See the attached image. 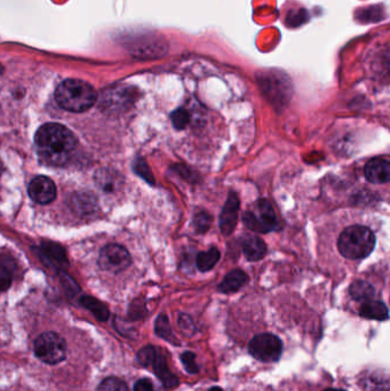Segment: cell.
Masks as SVG:
<instances>
[{
    "instance_id": "6da1fadb",
    "label": "cell",
    "mask_w": 390,
    "mask_h": 391,
    "mask_svg": "<svg viewBox=\"0 0 390 391\" xmlns=\"http://www.w3.org/2000/svg\"><path fill=\"white\" fill-rule=\"evenodd\" d=\"M37 154L44 164L62 166L75 152L77 140L71 130L61 123H45L34 137Z\"/></svg>"
},
{
    "instance_id": "7a4b0ae2",
    "label": "cell",
    "mask_w": 390,
    "mask_h": 391,
    "mask_svg": "<svg viewBox=\"0 0 390 391\" xmlns=\"http://www.w3.org/2000/svg\"><path fill=\"white\" fill-rule=\"evenodd\" d=\"M58 106L71 112H84L95 104L98 93L89 82L78 79H67L55 92Z\"/></svg>"
},
{
    "instance_id": "3957f363",
    "label": "cell",
    "mask_w": 390,
    "mask_h": 391,
    "mask_svg": "<svg viewBox=\"0 0 390 391\" xmlns=\"http://www.w3.org/2000/svg\"><path fill=\"white\" fill-rule=\"evenodd\" d=\"M376 246V236L364 226H348L338 240V248L343 257L349 260H360L369 257Z\"/></svg>"
},
{
    "instance_id": "277c9868",
    "label": "cell",
    "mask_w": 390,
    "mask_h": 391,
    "mask_svg": "<svg viewBox=\"0 0 390 391\" xmlns=\"http://www.w3.org/2000/svg\"><path fill=\"white\" fill-rule=\"evenodd\" d=\"M244 224L254 233H267L278 228V219L274 207L267 199L254 202L244 213Z\"/></svg>"
},
{
    "instance_id": "5b68a950",
    "label": "cell",
    "mask_w": 390,
    "mask_h": 391,
    "mask_svg": "<svg viewBox=\"0 0 390 391\" xmlns=\"http://www.w3.org/2000/svg\"><path fill=\"white\" fill-rule=\"evenodd\" d=\"M34 353L41 362L54 365L65 359L67 344L58 333L45 332L34 341Z\"/></svg>"
},
{
    "instance_id": "8992f818",
    "label": "cell",
    "mask_w": 390,
    "mask_h": 391,
    "mask_svg": "<svg viewBox=\"0 0 390 391\" xmlns=\"http://www.w3.org/2000/svg\"><path fill=\"white\" fill-rule=\"evenodd\" d=\"M282 350L283 346L281 340L271 333L257 334L251 340L249 344L251 356L264 363L277 362L281 358Z\"/></svg>"
},
{
    "instance_id": "52a82bcc",
    "label": "cell",
    "mask_w": 390,
    "mask_h": 391,
    "mask_svg": "<svg viewBox=\"0 0 390 391\" xmlns=\"http://www.w3.org/2000/svg\"><path fill=\"white\" fill-rule=\"evenodd\" d=\"M260 85L261 89L274 104L285 106L291 97V85L288 79L283 78L282 75L271 73L269 75H264V78H261Z\"/></svg>"
},
{
    "instance_id": "ba28073f",
    "label": "cell",
    "mask_w": 390,
    "mask_h": 391,
    "mask_svg": "<svg viewBox=\"0 0 390 391\" xmlns=\"http://www.w3.org/2000/svg\"><path fill=\"white\" fill-rule=\"evenodd\" d=\"M99 264L103 270L119 272L130 265V255L126 248L113 244V245H108L101 250Z\"/></svg>"
},
{
    "instance_id": "9c48e42d",
    "label": "cell",
    "mask_w": 390,
    "mask_h": 391,
    "mask_svg": "<svg viewBox=\"0 0 390 391\" xmlns=\"http://www.w3.org/2000/svg\"><path fill=\"white\" fill-rule=\"evenodd\" d=\"M27 192L34 202L38 204H49L56 197V187L51 178L37 176L30 182Z\"/></svg>"
},
{
    "instance_id": "30bf717a",
    "label": "cell",
    "mask_w": 390,
    "mask_h": 391,
    "mask_svg": "<svg viewBox=\"0 0 390 391\" xmlns=\"http://www.w3.org/2000/svg\"><path fill=\"white\" fill-rule=\"evenodd\" d=\"M240 198L235 192H230L226 204L220 215V229L226 236H229L236 228L238 213H240Z\"/></svg>"
},
{
    "instance_id": "8fae6325",
    "label": "cell",
    "mask_w": 390,
    "mask_h": 391,
    "mask_svg": "<svg viewBox=\"0 0 390 391\" xmlns=\"http://www.w3.org/2000/svg\"><path fill=\"white\" fill-rule=\"evenodd\" d=\"M365 176L376 185L387 183L390 178V163L387 158H374L365 166Z\"/></svg>"
},
{
    "instance_id": "7c38bea8",
    "label": "cell",
    "mask_w": 390,
    "mask_h": 391,
    "mask_svg": "<svg viewBox=\"0 0 390 391\" xmlns=\"http://www.w3.org/2000/svg\"><path fill=\"white\" fill-rule=\"evenodd\" d=\"M132 103V95L127 91L124 89H118V91H111L106 93L103 96L101 101L103 109L106 111H122Z\"/></svg>"
},
{
    "instance_id": "4fadbf2b",
    "label": "cell",
    "mask_w": 390,
    "mask_h": 391,
    "mask_svg": "<svg viewBox=\"0 0 390 391\" xmlns=\"http://www.w3.org/2000/svg\"><path fill=\"white\" fill-rule=\"evenodd\" d=\"M243 253L249 261H259L267 254V246L260 237L249 236L244 239Z\"/></svg>"
},
{
    "instance_id": "5bb4252c",
    "label": "cell",
    "mask_w": 390,
    "mask_h": 391,
    "mask_svg": "<svg viewBox=\"0 0 390 391\" xmlns=\"http://www.w3.org/2000/svg\"><path fill=\"white\" fill-rule=\"evenodd\" d=\"M247 281L249 276L243 270L235 269L227 274L222 283L219 285V291L221 293H233L240 291V288L247 284Z\"/></svg>"
},
{
    "instance_id": "9a60e30c",
    "label": "cell",
    "mask_w": 390,
    "mask_h": 391,
    "mask_svg": "<svg viewBox=\"0 0 390 391\" xmlns=\"http://www.w3.org/2000/svg\"><path fill=\"white\" fill-rule=\"evenodd\" d=\"M151 367L154 368L156 375L163 381L165 387L174 388L178 386V377H175L174 374L168 370L166 358H165L164 355L159 353V350H158L157 357H156V359H154Z\"/></svg>"
},
{
    "instance_id": "2e32d148",
    "label": "cell",
    "mask_w": 390,
    "mask_h": 391,
    "mask_svg": "<svg viewBox=\"0 0 390 391\" xmlns=\"http://www.w3.org/2000/svg\"><path fill=\"white\" fill-rule=\"evenodd\" d=\"M360 315L364 318L374 319V320H387L389 317L388 308L380 301L364 302L360 310Z\"/></svg>"
},
{
    "instance_id": "e0dca14e",
    "label": "cell",
    "mask_w": 390,
    "mask_h": 391,
    "mask_svg": "<svg viewBox=\"0 0 390 391\" xmlns=\"http://www.w3.org/2000/svg\"><path fill=\"white\" fill-rule=\"evenodd\" d=\"M360 383L367 391H388L389 388L387 375L381 372H371L362 379Z\"/></svg>"
},
{
    "instance_id": "ac0fdd59",
    "label": "cell",
    "mask_w": 390,
    "mask_h": 391,
    "mask_svg": "<svg viewBox=\"0 0 390 391\" xmlns=\"http://www.w3.org/2000/svg\"><path fill=\"white\" fill-rule=\"evenodd\" d=\"M349 293L354 300L358 302L371 301L374 295V288L367 281H354L349 288Z\"/></svg>"
},
{
    "instance_id": "d6986e66",
    "label": "cell",
    "mask_w": 390,
    "mask_h": 391,
    "mask_svg": "<svg viewBox=\"0 0 390 391\" xmlns=\"http://www.w3.org/2000/svg\"><path fill=\"white\" fill-rule=\"evenodd\" d=\"M80 303L85 308L89 309V311L92 312L93 315L95 316L96 319L100 322H106L109 319V310L99 300H96L92 296H84L80 300Z\"/></svg>"
},
{
    "instance_id": "ffe728a7",
    "label": "cell",
    "mask_w": 390,
    "mask_h": 391,
    "mask_svg": "<svg viewBox=\"0 0 390 391\" xmlns=\"http://www.w3.org/2000/svg\"><path fill=\"white\" fill-rule=\"evenodd\" d=\"M43 252L51 262H54L58 267L65 268L68 265L65 250L61 246H58V244L49 243V241L43 244Z\"/></svg>"
},
{
    "instance_id": "44dd1931",
    "label": "cell",
    "mask_w": 390,
    "mask_h": 391,
    "mask_svg": "<svg viewBox=\"0 0 390 391\" xmlns=\"http://www.w3.org/2000/svg\"><path fill=\"white\" fill-rule=\"evenodd\" d=\"M220 260V250L216 247H212L207 252H202L197 255L196 260V265L198 268L199 271L206 272L213 269V267L218 263Z\"/></svg>"
},
{
    "instance_id": "7402d4cb",
    "label": "cell",
    "mask_w": 390,
    "mask_h": 391,
    "mask_svg": "<svg viewBox=\"0 0 390 391\" xmlns=\"http://www.w3.org/2000/svg\"><path fill=\"white\" fill-rule=\"evenodd\" d=\"M154 331L158 336H161V339L166 340L170 343H173L175 346H179L178 340L175 339V335L172 332L171 326L168 318L165 315L158 316L156 324H154Z\"/></svg>"
},
{
    "instance_id": "603a6c76",
    "label": "cell",
    "mask_w": 390,
    "mask_h": 391,
    "mask_svg": "<svg viewBox=\"0 0 390 391\" xmlns=\"http://www.w3.org/2000/svg\"><path fill=\"white\" fill-rule=\"evenodd\" d=\"M158 349L154 346H147L137 353V360L144 367H151L157 357Z\"/></svg>"
},
{
    "instance_id": "cb8c5ba5",
    "label": "cell",
    "mask_w": 390,
    "mask_h": 391,
    "mask_svg": "<svg viewBox=\"0 0 390 391\" xmlns=\"http://www.w3.org/2000/svg\"><path fill=\"white\" fill-rule=\"evenodd\" d=\"M98 391H128L126 383L118 377H106L99 386Z\"/></svg>"
},
{
    "instance_id": "d4e9b609",
    "label": "cell",
    "mask_w": 390,
    "mask_h": 391,
    "mask_svg": "<svg viewBox=\"0 0 390 391\" xmlns=\"http://www.w3.org/2000/svg\"><path fill=\"white\" fill-rule=\"evenodd\" d=\"M211 223H212V217L209 213L199 212L194 217V226H195L196 231L199 233H206L209 229Z\"/></svg>"
},
{
    "instance_id": "484cf974",
    "label": "cell",
    "mask_w": 390,
    "mask_h": 391,
    "mask_svg": "<svg viewBox=\"0 0 390 391\" xmlns=\"http://www.w3.org/2000/svg\"><path fill=\"white\" fill-rule=\"evenodd\" d=\"M171 119L176 130H183L190 121V115L187 110L178 109L172 112Z\"/></svg>"
},
{
    "instance_id": "4316f807",
    "label": "cell",
    "mask_w": 390,
    "mask_h": 391,
    "mask_svg": "<svg viewBox=\"0 0 390 391\" xmlns=\"http://www.w3.org/2000/svg\"><path fill=\"white\" fill-rule=\"evenodd\" d=\"M98 182L101 185V188L106 191H113L117 185V178L113 176L110 171H100V176H98Z\"/></svg>"
},
{
    "instance_id": "83f0119b",
    "label": "cell",
    "mask_w": 390,
    "mask_h": 391,
    "mask_svg": "<svg viewBox=\"0 0 390 391\" xmlns=\"http://www.w3.org/2000/svg\"><path fill=\"white\" fill-rule=\"evenodd\" d=\"M181 362L189 374L198 373L199 367L196 363L195 353H189V351L182 353Z\"/></svg>"
},
{
    "instance_id": "f1b7e54d",
    "label": "cell",
    "mask_w": 390,
    "mask_h": 391,
    "mask_svg": "<svg viewBox=\"0 0 390 391\" xmlns=\"http://www.w3.org/2000/svg\"><path fill=\"white\" fill-rule=\"evenodd\" d=\"M10 284H12V274L7 268L0 264V293L7 291Z\"/></svg>"
},
{
    "instance_id": "f546056e",
    "label": "cell",
    "mask_w": 390,
    "mask_h": 391,
    "mask_svg": "<svg viewBox=\"0 0 390 391\" xmlns=\"http://www.w3.org/2000/svg\"><path fill=\"white\" fill-rule=\"evenodd\" d=\"M135 169H137V174H140L141 176L146 178L148 182L154 183V176L151 174L150 171H149V168H148V166L146 165L144 161H137V165H135Z\"/></svg>"
},
{
    "instance_id": "4dcf8cb0",
    "label": "cell",
    "mask_w": 390,
    "mask_h": 391,
    "mask_svg": "<svg viewBox=\"0 0 390 391\" xmlns=\"http://www.w3.org/2000/svg\"><path fill=\"white\" fill-rule=\"evenodd\" d=\"M134 391H154V389L150 380L141 379L134 386Z\"/></svg>"
},
{
    "instance_id": "1f68e13d",
    "label": "cell",
    "mask_w": 390,
    "mask_h": 391,
    "mask_svg": "<svg viewBox=\"0 0 390 391\" xmlns=\"http://www.w3.org/2000/svg\"><path fill=\"white\" fill-rule=\"evenodd\" d=\"M179 325L181 326V329L185 331L187 334H190V329H194V324L190 317L185 315H181L179 317Z\"/></svg>"
},
{
    "instance_id": "d6a6232c",
    "label": "cell",
    "mask_w": 390,
    "mask_h": 391,
    "mask_svg": "<svg viewBox=\"0 0 390 391\" xmlns=\"http://www.w3.org/2000/svg\"><path fill=\"white\" fill-rule=\"evenodd\" d=\"M209 391H223L220 387H213Z\"/></svg>"
},
{
    "instance_id": "836d02e7",
    "label": "cell",
    "mask_w": 390,
    "mask_h": 391,
    "mask_svg": "<svg viewBox=\"0 0 390 391\" xmlns=\"http://www.w3.org/2000/svg\"><path fill=\"white\" fill-rule=\"evenodd\" d=\"M3 161H1V159H0V175L3 174Z\"/></svg>"
},
{
    "instance_id": "e575fe53",
    "label": "cell",
    "mask_w": 390,
    "mask_h": 391,
    "mask_svg": "<svg viewBox=\"0 0 390 391\" xmlns=\"http://www.w3.org/2000/svg\"><path fill=\"white\" fill-rule=\"evenodd\" d=\"M324 391H346V390H343V389H334V388H331V389H326V390Z\"/></svg>"
},
{
    "instance_id": "d590c367",
    "label": "cell",
    "mask_w": 390,
    "mask_h": 391,
    "mask_svg": "<svg viewBox=\"0 0 390 391\" xmlns=\"http://www.w3.org/2000/svg\"><path fill=\"white\" fill-rule=\"evenodd\" d=\"M1 71H3V67H1V65H0V73H1Z\"/></svg>"
}]
</instances>
